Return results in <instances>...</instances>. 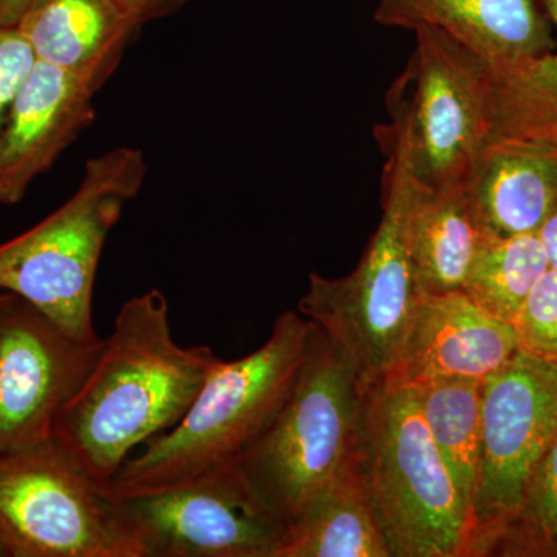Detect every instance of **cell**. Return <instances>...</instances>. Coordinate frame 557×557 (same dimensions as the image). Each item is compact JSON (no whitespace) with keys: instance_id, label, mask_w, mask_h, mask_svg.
<instances>
[{"instance_id":"6da1fadb","label":"cell","mask_w":557,"mask_h":557,"mask_svg":"<svg viewBox=\"0 0 557 557\" xmlns=\"http://www.w3.org/2000/svg\"><path fill=\"white\" fill-rule=\"evenodd\" d=\"M219 362L211 347L180 346L160 289L134 296L121 306L51 440L84 474L109 487L138 446L182 420Z\"/></svg>"},{"instance_id":"7a4b0ae2","label":"cell","mask_w":557,"mask_h":557,"mask_svg":"<svg viewBox=\"0 0 557 557\" xmlns=\"http://www.w3.org/2000/svg\"><path fill=\"white\" fill-rule=\"evenodd\" d=\"M313 330V322L299 311H285L258 350L236 361L220 359L182 420L127 458L109 493H156L237 460L284 405Z\"/></svg>"},{"instance_id":"3957f363","label":"cell","mask_w":557,"mask_h":557,"mask_svg":"<svg viewBox=\"0 0 557 557\" xmlns=\"http://www.w3.org/2000/svg\"><path fill=\"white\" fill-rule=\"evenodd\" d=\"M146 177L145 152L132 146L87 161L65 203L0 244V292L28 300L81 343H100L91 306L102 249Z\"/></svg>"},{"instance_id":"277c9868","label":"cell","mask_w":557,"mask_h":557,"mask_svg":"<svg viewBox=\"0 0 557 557\" xmlns=\"http://www.w3.org/2000/svg\"><path fill=\"white\" fill-rule=\"evenodd\" d=\"M366 394L354 361L314 325L284 405L237 458L288 525L361 453Z\"/></svg>"},{"instance_id":"5b68a950","label":"cell","mask_w":557,"mask_h":557,"mask_svg":"<svg viewBox=\"0 0 557 557\" xmlns=\"http://www.w3.org/2000/svg\"><path fill=\"white\" fill-rule=\"evenodd\" d=\"M361 461L391 557H471V508L412 388H368Z\"/></svg>"},{"instance_id":"8992f818","label":"cell","mask_w":557,"mask_h":557,"mask_svg":"<svg viewBox=\"0 0 557 557\" xmlns=\"http://www.w3.org/2000/svg\"><path fill=\"white\" fill-rule=\"evenodd\" d=\"M413 33L416 51L388 90L391 124L376 138L420 185H465L494 138L490 64L437 28Z\"/></svg>"},{"instance_id":"52a82bcc","label":"cell","mask_w":557,"mask_h":557,"mask_svg":"<svg viewBox=\"0 0 557 557\" xmlns=\"http://www.w3.org/2000/svg\"><path fill=\"white\" fill-rule=\"evenodd\" d=\"M383 218L357 269L344 277L310 273L298 311L354 361L362 384L379 386L397 358L416 307L410 260V175L401 159L386 153Z\"/></svg>"},{"instance_id":"ba28073f","label":"cell","mask_w":557,"mask_h":557,"mask_svg":"<svg viewBox=\"0 0 557 557\" xmlns=\"http://www.w3.org/2000/svg\"><path fill=\"white\" fill-rule=\"evenodd\" d=\"M141 557L119 497L53 440L0 456V557Z\"/></svg>"},{"instance_id":"9c48e42d","label":"cell","mask_w":557,"mask_h":557,"mask_svg":"<svg viewBox=\"0 0 557 557\" xmlns=\"http://www.w3.org/2000/svg\"><path fill=\"white\" fill-rule=\"evenodd\" d=\"M119 498L141 557H274L288 528L237 460Z\"/></svg>"},{"instance_id":"30bf717a","label":"cell","mask_w":557,"mask_h":557,"mask_svg":"<svg viewBox=\"0 0 557 557\" xmlns=\"http://www.w3.org/2000/svg\"><path fill=\"white\" fill-rule=\"evenodd\" d=\"M557 429V364L518 351L482 383L471 557L490 555L522 505Z\"/></svg>"},{"instance_id":"8fae6325","label":"cell","mask_w":557,"mask_h":557,"mask_svg":"<svg viewBox=\"0 0 557 557\" xmlns=\"http://www.w3.org/2000/svg\"><path fill=\"white\" fill-rule=\"evenodd\" d=\"M21 296L0 292V456L51 438L100 354Z\"/></svg>"},{"instance_id":"7c38bea8","label":"cell","mask_w":557,"mask_h":557,"mask_svg":"<svg viewBox=\"0 0 557 557\" xmlns=\"http://www.w3.org/2000/svg\"><path fill=\"white\" fill-rule=\"evenodd\" d=\"M519 351L512 324L491 317L463 292L418 293L397 358L379 386L418 388L483 381Z\"/></svg>"},{"instance_id":"4fadbf2b","label":"cell","mask_w":557,"mask_h":557,"mask_svg":"<svg viewBox=\"0 0 557 557\" xmlns=\"http://www.w3.org/2000/svg\"><path fill=\"white\" fill-rule=\"evenodd\" d=\"M106 84L36 61L0 131V205H17L32 183L95 121Z\"/></svg>"},{"instance_id":"5bb4252c","label":"cell","mask_w":557,"mask_h":557,"mask_svg":"<svg viewBox=\"0 0 557 557\" xmlns=\"http://www.w3.org/2000/svg\"><path fill=\"white\" fill-rule=\"evenodd\" d=\"M373 17L384 27L437 28L493 70L556 49L541 0H380Z\"/></svg>"},{"instance_id":"9a60e30c","label":"cell","mask_w":557,"mask_h":557,"mask_svg":"<svg viewBox=\"0 0 557 557\" xmlns=\"http://www.w3.org/2000/svg\"><path fill=\"white\" fill-rule=\"evenodd\" d=\"M465 186L486 236L537 233L557 200V145L493 138Z\"/></svg>"},{"instance_id":"2e32d148","label":"cell","mask_w":557,"mask_h":557,"mask_svg":"<svg viewBox=\"0 0 557 557\" xmlns=\"http://www.w3.org/2000/svg\"><path fill=\"white\" fill-rule=\"evenodd\" d=\"M17 28L36 61L104 84L141 32L112 0H35Z\"/></svg>"},{"instance_id":"e0dca14e","label":"cell","mask_w":557,"mask_h":557,"mask_svg":"<svg viewBox=\"0 0 557 557\" xmlns=\"http://www.w3.org/2000/svg\"><path fill=\"white\" fill-rule=\"evenodd\" d=\"M406 226L418 293L460 292L486 237L467 186L431 188L410 177Z\"/></svg>"},{"instance_id":"ac0fdd59","label":"cell","mask_w":557,"mask_h":557,"mask_svg":"<svg viewBox=\"0 0 557 557\" xmlns=\"http://www.w3.org/2000/svg\"><path fill=\"white\" fill-rule=\"evenodd\" d=\"M274 557H391L370 502L361 453L289 523Z\"/></svg>"},{"instance_id":"d6986e66","label":"cell","mask_w":557,"mask_h":557,"mask_svg":"<svg viewBox=\"0 0 557 557\" xmlns=\"http://www.w3.org/2000/svg\"><path fill=\"white\" fill-rule=\"evenodd\" d=\"M557 27V0H541ZM494 138L531 139L557 145V51L491 69Z\"/></svg>"},{"instance_id":"ffe728a7","label":"cell","mask_w":557,"mask_h":557,"mask_svg":"<svg viewBox=\"0 0 557 557\" xmlns=\"http://www.w3.org/2000/svg\"><path fill=\"white\" fill-rule=\"evenodd\" d=\"M482 383L448 380L412 388L440 456L471 509L482 448Z\"/></svg>"},{"instance_id":"44dd1931","label":"cell","mask_w":557,"mask_h":557,"mask_svg":"<svg viewBox=\"0 0 557 557\" xmlns=\"http://www.w3.org/2000/svg\"><path fill=\"white\" fill-rule=\"evenodd\" d=\"M549 269L539 234L486 236L461 292L490 313L512 324L531 289Z\"/></svg>"},{"instance_id":"7402d4cb","label":"cell","mask_w":557,"mask_h":557,"mask_svg":"<svg viewBox=\"0 0 557 557\" xmlns=\"http://www.w3.org/2000/svg\"><path fill=\"white\" fill-rule=\"evenodd\" d=\"M487 556L557 557V429L522 505Z\"/></svg>"},{"instance_id":"603a6c76","label":"cell","mask_w":557,"mask_h":557,"mask_svg":"<svg viewBox=\"0 0 557 557\" xmlns=\"http://www.w3.org/2000/svg\"><path fill=\"white\" fill-rule=\"evenodd\" d=\"M519 351L557 364V270L548 269L536 282L512 322Z\"/></svg>"},{"instance_id":"cb8c5ba5","label":"cell","mask_w":557,"mask_h":557,"mask_svg":"<svg viewBox=\"0 0 557 557\" xmlns=\"http://www.w3.org/2000/svg\"><path fill=\"white\" fill-rule=\"evenodd\" d=\"M36 57L17 27H0V131Z\"/></svg>"},{"instance_id":"d4e9b609","label":"cell","mask_w":557,"mask_h":557,"mask_svg":"<svg viewBox=\"0 0 557 557\" xmlns=\"http://www.w3.org/2000/svg\"><path fill=\"white\" fill-rule=\"evenodd\" d=\"M121 13L143 28L149 22L164 20L178 13L189 0H112Z\"/></svg>"},{"instance_id":"484cf974","label":"cell","mask_w":557,"mask_h":557,"mask_svg":"<svg viewBox=\"0 0 557 557\" xmlns=\"http://www.w3.org/2000/svg\"><path fill=\"white\" fill-rule=\"evenodd\" d=\"M537 234L547 252L549 269L557 270V200Z\"/></svg>"},{"instance_id":"4316f807","label":"cell","mask_w":557,"mask_h":557,"mask_svg":"<svg viewBox=\"0 0 557 557\" xmlns=\"http://www.w3.org/2000/svg\"><path fill=\"white\" fill-rule=\"evenodd\" d=\"M35 0H0V27H17Z\"/></svg>"}]
</instances>
